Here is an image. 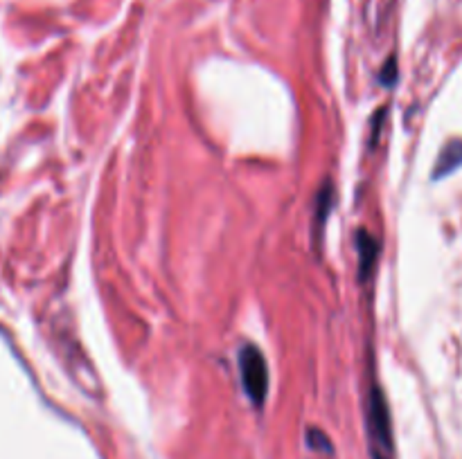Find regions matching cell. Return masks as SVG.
<instances>
[{
  "label": "cell",
  "instance_id": "cell-1",
  "mask_svg": "<svg viewBox=\"0 0 462 459\" xmlns=\"http://www.w3.org/2000/svg\"><path fill=\"white\" fill-rule=\"evenodd\" d=\"M368 435H370V451L372 459H393V424L388 403L381 388L372 385L368 396Z\"/></svg>",
  "mask_w": 462,
  "mask_h": 459
},
{
  "label": "cell",
  "instance_id": "cell-5",
  "mask_svg": "<svg viewBox=\"0 0 462 459\" xmlns=\"http://www.w3.org/2000/svg\"><path fill=\"white\" fill-rule=\"evenodd\" d=\"M379 79H381L383 86H393L395 83V79H397V59L395 57H391L383 64V70L379 74Z\"/></svg>",
  "mask_w": 462,
  "mask_h": 459
},
{
  "label": "cell",
  "instance_id": "cell-3",
  "mask_svg": "<svg viewBox=\"0 0 462 459\" xmlns=\"http://www.w3.org/2000/svg\"><path fill=\"white\" fill-rule=\"evenodd\" d=\"M357 243H359V277H361V281H368L374 272V266H376L379 245H376V239L370 237L366 230H359Z\"/></svg>",
  "mask_w": 462,
  "mask_h": 459
},
{
  "label": "cell",
  "instance_id": "cell-2",
  "mask_svg": "<svg viewBox=\"0 0 462 459\" xmlns=\"http://www.w3.org/2000/svg\"><path fill=\"white\" fill-rule=\"evenodd\" d=\"M239 374L246 396L262 407L269 394V367H266L264 354L255 344H244L239 349Z\"/></svg>",
  "mask_w": 462,
  "mask_h": 459
},
{
  "label": "cell",
  "instance_id": "cell-4",
  "mask_svg": "<svg viewBox=\"0 0 462 459\" xmlns=\"http://www.w3.org/2000/svg\"><path fill=\"white\" fill-rule=\"evenodd\" d=\"M307 441H309V446L313 451H325V453H330L332 451V443H330V439H327V435L325 432H320V430H309L307 432Z\"/></svg>",
  "mask_w": 462,
  "mask_h": 459
}]
</instances>
